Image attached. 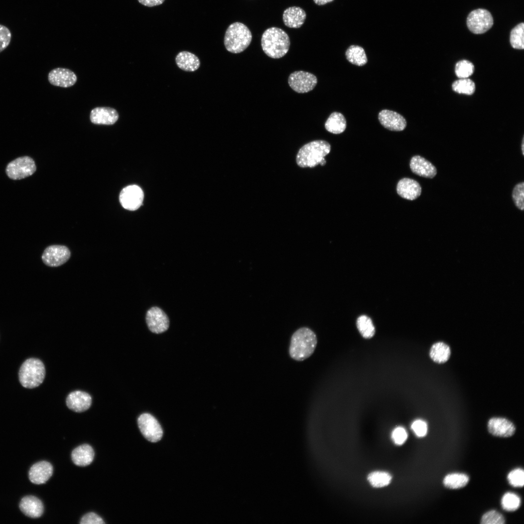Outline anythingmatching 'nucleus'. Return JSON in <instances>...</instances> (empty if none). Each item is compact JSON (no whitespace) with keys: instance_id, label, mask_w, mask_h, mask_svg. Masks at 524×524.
Here are the masks:
<instances>
[{"instance_id":"nucleus-1","label":"nucleus","mask_w":524,"mask_h":524,"mask_svg":"<svg viewBox=\"0 0 524 524\" xmlns=\"http://www.w3.org/2000/svg\"><path fill=\"white\" fill-rule=\"evenodd\" d=\"M315 333L307 327H302L292 335L289 346V355L297 361H303L310 357L316 347Z\"/></svg>"},{"instance_id":"nucleus-38","label":"nucleus","mask_w":524,"mask_h":524,"mask_svg":"<svg viewBox=\"0 0 524 524\" xmlns=\"http://www.w3.org/2000/svg\"><path fill=\"white\" fill-rule=\"evenodd\" d=\"M12 38V33L6 26L0 24V52L9 45Z\"/></svg>"},{"instance_id":"nucleus-20","label":"nucleus","mask_w":524,"mask_h":524,"mask_svg":"<svg viewBox=\"0 0 524 524\" xmlns=\"http://www.w3.org/2000/svg\"><path fill=\"white\" fill-rule=\"evenodd\" d=\"M410 169L414 174L426 178H433L437 174L436 167L420 156H413L410 161Z\"/></svg>"},{"instance_id":"nucleus-24","label":"nucleus","mask_w":524,"mask_h":524,"mask_svg":"<svg viewBox=\"0 0 524 524\" xmlns=\"http://www.w3.org/2000/svg\"><path fill=\"white\" fill-rule=\"evenodd\" d=\"M177 66L181 70L187 72H193L200 66V62L194 54L187 51L179 52L175 58Z\"/></svg>"},{"instance_id":"nucleus-14","label":"nucleus","mask_w":524,"mask_h":524,"mask_svg":"<svg viewBox=\"0 0 524 524\" xmlns=\"http://www.w3.org/2000/svg\"><path fill=\"white\" fill-rule=\"evenodd\" d=\"M48 81L53 85L62 87H69L77 82V76L70 69L56 68L51 70L49 73Z\"/></svg>"},{"instance_id":"nucleus-31","label":"nucleus","mask_w":524,"mask_h":524,"mask_svg":"<svg viewBox=\"0 0 524 524\" xmlns=\"http://www.w3.org/2000/svg\"><path fill=\"white\" fill-rule=\"evenodd\" d=\"M452 87L455 92L468 95L473 94L475 89L474 82L468 78H462L456 81Z\"/></svg>"},{"instance_id":"nucleus-28","label":"nucleus","mask_w":524,"mask_h":524,"mask_svg":"<svg viewBox=\"0 0 524 524\" xmlns=\"http://www.w3.org/2000/svg\"><path fill=\"white\" fill-rule=\"evenodd\" d=\"M357 327L361 335L365 339L371 338L375 334L376 330L373 322L366 315H362L358 318Z\"/></svg>"},{"instance_id":"nucleus-26","label":"nucleus","mask_w":524,"mask_h":524,"mask_svg":"<svg viewBox=\"0 0 524 524\" xmlns=\"http://www.w3.org/2000/svg\"><path fill=\"white\" fill-rule=\"evenodd\" d=\"M451 351L448 345L442 342L434 344L430 348L429 355L435 362L442 363L449 359Z\"/></svg>"},{"instance_id":"nucleus-13","label":"nucleus","mask_w":524,"mask_h":524,"mask_svg":"<svg viewBox=\"0 0 524 524\" xmlns=\"http://www.w3.org/2000/svg\"><path fill=\"white\" fill-rule=\"evenodd\" d=\"M380 124L385 128L393 131H402L405 129L407 122L400 114L393 111L383 110L378 115Z\"/></svg>"},{"instance_id":"nucleus-8","label":"nucleus","mask_w":524,"mask_h":524,"mask_svg":"<svg viewBox=\"0 0 524 524\" xmlns=\"http://www.w3.org/2000/svg\"><path fill=\"white\" fill-rule=\"evenodd\" d=\"M317 83V79L313 74L304 71H296L288 78L290 87L298 93H306L312 90Z\"/></svg>"},{"instance_id":"nucleus-43","label":"nucleus","mask_w":524,"mask_h":524,"mask_svg":"<svg viewBox=\"0 0 524 524\" xmlns=\"http://www.w3.org/2000/svg\"><path fill=\"white\" fill-rule=\"evenodd\" d=\"M334 0H313L314 2L318 5H323L327 3L332 2Z\"/></svg>"},{"instance_id":"nucleus-44","label":"nucleus","mask_w":524,"mask_h":524,"mask_svg":"<svg viewBox=\"0 0 524 524\" xmlns=\"http://www.w3.org/2000/svg\"><path fill=\"white\" fill-rule=\"evenodd\" d=\"M524 139H523V141H522V153H523V155H524Z\"/></svg>"},{"instance_id":"nucleus-30","label":"nucleus","mask_w":524,"mask_h":524,"mask_svg":"<svg viewBox=\"0 0 524 524\" xmlns=\"http://www.w3.org/2000/svg\"><path fill=\"white\" fill-rule=\"evenodd\" d=\"M368 480L372 486L380 488L389 485L391 481L392 476L385 472L375 471L368 475Z\"/></svg>"},{"instance_id":"nucleus-18","label":"nucleus","mask_w":524,"mask_h":524,"mask_svg":"<svg viewBox=\"0 0 524 524\" xmlns=\"http://www.w3.org/2000/svg\"><path fill=\"white\" fill-rule=\"evenodd\" d=\"M66 402L69 409L75 412H81L89 408L92 403V398L85 392L76 391L68 394Z\"/></svg>"},{"instance_id":"nucleus-9","label":"nucleus","mask_w":524,"mask_h":524,"mask_svg":"<svg viewBox=\"0 0 524 524\" xmlns=\"http://www.w3.org/2000/svg\"><path fill=\"white\" fill-rule=\"evenodd\" d=\"M137 423L141 432L148 441L155 442L161 440L163 436L162 428L152 415L143 413L138 417Z\"/></svg>"},{"instance_id":"nucleus-37","label":"nucleus","mask_w":524,"mask_h":524,"mask_svg":"<svg viewBox=\"0 0 524 524\" xmlns=\"http://www.w3.org/2000/svg\"><path fill=\"white\" fill-rule=\"evenodd\" d=\"M509 483L514 487H522L524 484V472L522 469H516L511 471L508 475Z\"/></svg>"},{"instance_id":"nucleus-17","label":"nucleus","mask_w":524,"mask_h":524,"mask_svg":"<svg viewBox=\"0 0 524 524\" xmlns=\"http://www.w3.org/2000/svg\"><path fill=\"white\" fill-rule=\"evenodd\" d=\"M488 428L492 435L501 437H510L515 431L513 423L503 418H491L488 422Z\"/></svg>"},{"instance_id":"nucleus-4","label":"nucleus","mask_w":524,"mask_h":524,"mask_svg":"<svg viewBox=\"0 0 524 524\" xmlns=\"http://www.w3.org/2000/svg\"><path fill=\"white\" fill-rule=\"evenodd\" d=\"M252 38V33L248 28L242 23L236 22L231 24L227 28L224 43L228 51L239 53L248 47Z\"/></svg>"},{"instance_id":"nucleus-12","label":"nucleus","mask_w":524,"mask_h":524,"mask_svg":"<svg viewBox=\"0 0 524 524\" xmlns=\"http://www.w3.org/2000/svg\"><path fill=\"white\" fill-rule=\"evenodd\" d=\"M146 319L148 328L153 333H162L169 327V321L167 315L157 307H152L147 311Z\"/></svg>"},{"instance_id":"nucleus-41","label":"nucleus","mask_w":524,"mask_h":524,"mask_svg":"<svg viewBox=\"0 0 524 524\" xmlns=\"http://www.w3.org/2000/svg\"><path fill=\"white\" fill-rule=\"evenodd\" d=\"M103 519L94 512H89L84 515L81 519V524H103Z\"/></svg>"},{"instance_id":"nucleus-36","label":"nucleus","mask_w":524,"mask_h":524,"mask_svg":"<svg viewBox=\"0 0 524 524\" xmlns=\"http://www.w3.org/2000/svg\"><path fill=\"white\" fill-rule=\"evenodd\" d=\"M505 519L503 515L498 512L491 510L485 513L481 521L483 524H503Z\"/></svg>"},{"instance_id":"nucleus-40","label":"nucleus","mask_w":524,"mask_h":524,"mask_svg":"<svg viewBox=\"0 0 524 524\" xmlns=\"http://www.w3.org/2000/svg\"><path fill=\"white\" fill-rule=\"evenodd\" d=\"M411 428L418 437H423L426 435L427 432V425L424 420L418 419L413 421Z\"/></svg>"},{"instance_id":"nucleus-10","label":"nucleus","mask_w":524,"mask_h":524,"mask_svg":"<svg viewBox=\"0 0 524 524\" xmlns=\"http://www.w3.org/2000/svg\"><path fill=\"white\" fill-rule=\"evenodd\" d=\"M70 257L68 248L65 246L51 245L44 250L42 255L43 262L50 267H57L66 262Z\"/></svg>"},{"instance_id":"nucleus-29","label":"nucleus","mask_w":524,"mask_h":524,"mask_svg":"<svg viewBox=\"0 0 524 524\" xmlns=\"http://www.w3.org/2000/svg\"><path fill=\"white\" fill-rule=\"evenodd\" d=\"M469 478L467 475L461 473H453L445 476L443 479L444 485L449 489H457L466 486Z\"/></svg>"},{"instance_id":"nucleus-15","label":"nucleus","mask_w":524,"mask_h":524,"mask_svg":"<svg viewBox=\"0 0 524 524\" xmlns=\"http://www.w3.org/2000/svg\"><path fill=\"white\" fill-rule=\"evenodd\" d=\"M118 117L117 111L108 107H96L91 110L90 114L91 122L98 125H113Z\"/></svg>"},{"instance_id":"nucleus-42","label":"nucleus","mask_w":524,"mask_h":524,"mask_svg":"<svg viewBox=\"0 0 524 524\" xmlns=\"http://www.w3.org/2000/svg\"><path fill=\"white\" fill-rule=\"evenodd\" d=\"M165 0H138L139 3L147 7H153L162 4Z\"/></svg>"},{"instance_id":"nucleus-39","label":"nucleus","mask_w":524,"mask_h":524,"mask_svg":"<svg viewBox=\"0 0 524 524\" xmlns=\"http://www.w3.org/2000/svg\"><path fill=\"white\" fill-rule=\"evenodd\" d=\"M408 433L406 429L401 426L395 428L392 433V438L394 442L398 445L403 444L407 440Z\"/></svg>"},{"instance_id":"nucleus-35","label":"nucleus","mask_w":524,"mask_h":524,"mask_svg":"<svg viewBox=\"0 0 524 524\" xmlns=\"http://www.w3.org/2000/svg\"><path fill=\"white\" fill-rule=\"evenodd\" d=\"M512 198L516 207L523 211L524 209V182L517 184L513 188Z\"/></svg>"},{"instance_id":"nucleus-34","label":"nucleus","mask_w":524,"mask_h":524,"mask_svg":"<svg viewBox=\"0 0 524 524\" xmlns=\"http://www.w3.org/2000/svg\"><path fill=\"white\" fill-rule=\"evenodd\" d=\"M474 66L466 60L458 61L455 66V71L457 76L460 79L468 78L474 72Z\"/></svg>"},{"instance_id":"nucleus-21","label":"nucleus","mask_w":524,"mask_h":524,"mask_svg":"<svg viewBox=\"0 0 524 524\" xmlns=\"http://www.w3.org/2000/svg\"><path fill=\"white\" fill-rule=\"evenodd\" d=\"M306 18L305 11L297 6L287 8L284 11L282 16L285 25L291 28H300L304 24Z\"/></svg>"},{"instance_id":"nucleus-25","label":"nucleus","mask_w":524,"mask_h":524,"mask_svg":"<svg viewBox=\"0 0 524 524\" xmlns=\"http://www.w3.org/2000/svg\"><path fill=\"white\" fill-rule=\"evenodd\" d=\"M325 127L328 132L334 134H340L345 130L346 127L345 118L341 113L333 112L326 120Z\"/></svg>"},{"instance_id":"nucleus-16","label":"nucleus","mask_w":524,"mask_h":524,"mask_svg":"<svg viewBox=\"0 0 524 524\" xmlns=\"http://www.w3.org/2000/svg\"><path fill=\"white\" fill-rule=\"evenodd\" d=\"M53 473V467L49 462L42 461L33 464L29 472L30 481L35 484L46 483Z\"/></svg>"},{"instance_id":"nucleus-7","label":"nucleus","mask_w":524,"mask_h":524,"mask_svg":"<svg viewBox=\"0 0 524 524\" xmlns=\"http://www.w3.org/2000/svg\"><path fill=\"white\" fill-rule=\"evenodd\" d=\"M491 14L487 10L478 9L472 11L467 18L468 29L474 33L481 34L489 30L493 25Z\"/></svg>"},{"instance_id":"nucleus-5","label":"nucleus","mask_w":524,"mask_h":524,"mask_svg":"<svg viewBox=\"0 0 524 524\" xmlns=\"http://www.w3.org/2000/svg\"><path fill=\"white\" fill-rule=\"evenodd\" d=\"M45 375L43 362L38 358H30L26 360L19 368V381L25 388H35L43 383Z\"/></svg>"},{"instance_id":"nucleus-6","label":"nucleus","mask_w":524,"mask_h":524,"mask_svg":"<svg viewBox=\"0 0 524 524\" xmlns=\"http://www.w3.org/2000/svg\"><path fill=\"white\" fill-rule=\"evenodd\" d=\"M36 165L33 159L28 156L19 157L7 165L6 172L8 177L14 180L24 179L33 175Z\"/></svg>"},{"instance_id":"nucleus-3","label":"nucleus","mask_w":524,"mask_h":524,"mask_svg":"<svg viewBox=\"0 0 524 524\" xmlns=\"http://www.w3.org/2000/svg\"><path fill=\"white\" fill-rule=\"evenodd\" d=\"M330 144L322 140H314L304 145L299 150L296 162L301 167H313L326 164L325 157L330 151Z\"/></svg>"},{"instance_id":"nucleus-19","label":"nucleus","mask_w":524,"mask_h":524,"mask_svg":"<svg viewBox=\"0 0 524 524\" xmlns=\"http://www.w3.org/2000/svg\"><path fill=\"white\" fill-rule=\"evenodd\" d=\"M397 194L402 198L413 200L418 198L421 194V187L416 180L409 178L400 180L396 187Z\"/></svg>"},{"instance_id":"nucleus-22","label":"nucleus","mask_w":524,"mask_h":524,"mask_svg":"<svg viewBox=\"0 0 524 524\" xmlns=\"http://www.w3.org/2000/svg\"><path fill=\"white\" fill-rule=\"evenodd\" d=\"M19 508L25 515L33 518L40 517L43 512L42 502L33 496H27L23 498L20 501Z\"/></svg>"},{"instance_id":"nucleus-11","label":"nucleus","mask_w":524,"mask_h":524,"mask_svg":"<svg viewBox=\"0 0 524 524\" xmlns=\"http://www.w3.org/2000/svg\"><path fill=\"white\" fill-rule=\"evenodd\" d=\"M144 199L142 189L136 185H131L124 188L119 195V201L122 207L130 211L138 209Z\"/></svg>"},{"instance_id":"nucleus-2","label":"nucleus","mask_w":524,"mask_h":524,"mask_svg":"<svg viewBox=\"0 0 524 524\" xmlns=\"http://www.w3.org/2000/svg\"><path fill=\"white\" fill-rule=\"evenodd\" d=\"M261 46L263 52L268 57L273 59L280 58L286 54L289 49L290 38L282 29L271 27L263 33Z\"/></svg>"},{"instance_id":"nucleus-33","label":"nucleus","mask_w":524,"mask_h":524,"mask_svg":"<svg viewBox=\"0 0 524 524\" xmlns=\"http://www.w3.org/2000/svg\"><path fill=\"white\" fill-rule=\"evenodd\" d=\"M520 497L517 494L512 492L505 493L501 500L502 508L508 511L516 510L520 507Z\"/></svg>"},{"instance_id":"nucleus-23","label":"nucleus","mask_w":524,"mask_h":524,"mask_svg":"<svg viewBox=\"0 0 524 524\" xmlns=\"http://www.w3.org/2000/svg\"><path fill=\"white\" fill-rule=\"evenodd\" d=\"M94 451L92 447L87 444L80 445L75 448L71 453L73 463L79 466H86L93 461Z\"/></svg>"},{"instance_id":"nucleus-27","label":"nucleus","mask_w":524,"mask_h":524,"mask_svg":"<svg viewBox=\"0 0 524 524\" xmlns=\"http://www.w3.org/2000/svg\"><path fill=\"white\" fill-rule=\"evenodd\" d=\"M345 56L350 63L357 66H363L367 62L365 50L359 46H350L346 50Z\"/></svg>"},{"instance_id":"nucleus-32","label":"nucleus","mask_w":524,"mask_h":524,"mask_svg":"<svg viewBox=\"0 0 524 524\" xmlns=\"http://www.w3.org/2000/svg\"><path fill=\"white\" fill-rule=\"evenodd\" d=\"M524 24L521 23L515 26L512 30L510 36L511 46L516 49L524 48Z\"/></svg>"}]
</instances>
